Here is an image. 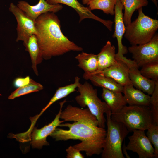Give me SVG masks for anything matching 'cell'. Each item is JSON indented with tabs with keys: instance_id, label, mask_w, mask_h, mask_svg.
Here are the masks:
<instances>
[{
	"instance_id": "14",
	"label": "cell",
	"mask_w": 158,
	"mask_h": 158,
	"mask_svg": "<svg viewBox=\"0 0 158 158\" xmlns=\"http://www.w3.org/2000/svg\"><path fill=\"white\" fill-rule=\"evenodd\" d=\"M51 4H62L70 6L74 9L79 17V22L86 18L94 19L103 24L108 29L111 30L113 22L110 20L103 19L94 14L88 8L83 6L77 0H45Z\"/></svg>"
},
{
	"instance_id": "5",
	"label": "cell",
	"mask_w": 158,
	"mask_h": 158,
	"mask_svg": "<svg viewBox=\"0 0 158 158\" xmlns=\"http://www.w3.org/2000/svg\"><path fill=\"white\" fill-rule=\"evenodd\" d=\"M137 18L126 26L125 38L131 45L146 43L154 37L158 29V20L145 15L142 8L138 10Z\"/></svg>"
},
{
	"instance_id": "18",
	"label": "cell",
	"mask_w": 158,
	"mask_h": 158,
	"mask_svg": "<svg viewBox=\"0 0 158 158\" xmlns=\"http://www.w3.org/2000/svg\"><path fill=\"white\" fill-rule=\"evenodd\" d=\"M83 78L89 80L95 86L109 90L123 92V86L112 79L99 73L83 75Z\"/></svg>"
},
{
	"instance_id": "26",
	"label": "cell",
	"mask_w": 158,
	"mask_h": 158,
	"mask_svg": "<svg viewBox=\"0 0 158 158\" xmlns=\"http://www.w3.org/2000/svg\"><path fill=\"white\" fill-rule=\"evenodd\" d=\"M146 78L156 82L158 81V61L148 63L141 67L140 70Z\"/></svg>"
},
{
	"instance_id": "16",
	"label": "cell",
	"mask_w": 158,
	"mask_h": 158,
	"mask_svg": "<svg viewBox=\"0 0 158 158\" xmlns=\"http://www.w3.org/2000/svg\"><path fill=\"white\" fill-rule=\"evenodd\" d=\"M123 93L127 104L129 105L149 106L150 96L135 88L132 84L124 86Z\"/></svg>"
},
{
	"instance_id": "20",
	"label": "cell",
	"mask_w": 158,
	"mask_h": 158,
	"mask_svg": "<svg viewBox=\"0 0 158 158\" xmlns=\"http://www.w3.org/2000/svg\"><path fill=\"white\" fill-rule=\"evenodd\" d=\"M25 50L28 52L32 63V68L37 76L39 73L37 66L41 63L44 59L37 42L36 36L33 35L26 42L23 43Z\"/></svg>"
},
{
	"instance_id": "25",
	"label": "cell",
	"mask_w": 158,
	"mask_h": 158,
	"mask_svg": "<svg viewBox=\"0 0 158 158\" xmlns=\"http://www.w3.org/2000/svg\"><path fill=\"white\" fill-rule=\"evenodd\" d=\"M43 86L41 84L31 79L29 84L17 88L8 96V99H13L22 95L38 92L43 89Z\"/></svg>"
},
{
	"instance_id": "31",
	"label": "cell",
	"mask_w": 158,
	"mask_h": 158,
	"mask_svg": "<svg viewBox=\"0 0 158 158\" xmlns=\"http://www.w3.org/2000/svg\"><path fill=\"white\" fill-rule=\"evenodd\" d=\"M92 0H82V2L84 4H87Z\"/></svg>"
},
{
	"instance_id": "32",
	"label": "cell",
	"mask_w": 158,
	"mask_h": 158,
	"mask_svg": "<svg viewBox=\"0 0 158 158\" xmlns=\"http://www.w3.org/2000/svg\"><path fill=\"white\" fill-rule=\"evenodd\" d=\"M157 8V1L156 0H151Z\"/></svg>"
},
{
	"instance_id": "10",
	"label": "cell",
	"mask_w": 158,
	"mask_h": 158,
	"mask_svg": "<svg viewBox=\"0 0 158 158\" xmlns=\"http://www.w3.org/2000/svg\"><path fill=\"white\" fill-rule=\"evenodd\" d=\"M145 131L133 130L132 135L128 137L129 141L126 149L136 153L139 158H155L154 148Z\"/></svg>"
},
{
	"instance_id": "19",
	"label": "cell",
	"mask_w": 158,
	"mask_h": 158,
	"mask_svg": "<svg viewBox=\"0 0 158 158\" xmlns=\"http://www.w3.org/2000/svg\"><path fill=\"white\" fill-rule=\"evenodd\" d=\"M97 55L98 69L95 73L109 67L116 61L115 48L109 41L107 42Z\"/></svg>"
},
{
	"instance_id": "29",
	"label": "cell",
	"mask_w": 158,
	"mask_h": 158,
	"mask_svg": "<svg viewBox=\"0 0 158 158\" xmlns=\"http://www.w3.org/2000/svg\"><path fill=\"white\" fill-rule=\"evenodd\" d=\"M67 158H83L80 151L73 146H70L66 149Z\"/></svg>"
},
{
	"instance_id": "4",
	"label": "cell",
	"mask_w": 158,
	"mask_h": 158,
	"mask_svg": "<svg viewBox=\"0 0 158 158\" xmlns=\"http://www.w3.org/2000/svg\"><path fill=\"white\" fill-rule=\"evenodd\" d=\"M107 130L102 158H124L122 144L129 131L123 123L112 120L110 110L106 113Z\"/></svg>"
},
{
	"instance_id": "28",
	"label": "cell",
	"mask_w": 158,
	"mask_h": 158,
	"mask_svg": "<svg viewBox=\"0 0 158 158\" xmlns=\"http://www.w3.org/2000/svg\"><path fill=\"white\" fill-rule=\"evenodd\" d=\"M151 95L149 107L152 115L153 123H158V81L156 82L155 88Z\"/></svg>"
},
{
	"instance_id": "15",
	"label": "cell",
	"mask_w": 158,
	"mask_h": 158,
	"mask_svg": "<svg viewBox=\"0 0 158 158\" xmlns=\"http://www.w3.org/2000/svg\"><path fill=\"white\" fill-rule=\"evenodd\" d=\"M139 68L135 63L130 66L129 74L131 83L136 89L148 95H151L154 90L156 81L144 77Z\"/></svg>"
},
{
	"instance_id": "1",
	"label": "cell",
	"mask_w": 158,
	"mask_h": 158,
	"mask_svg": "<svg viewBox=\"0 0 158 158\" xmlns=\"http://www.w3.org/2000/svg\"><path fill=\"white\" fill-rule=\"evenodd\" d=\"M60 118L72 123H61L59 126L68 127V130L57 128L49 136L56 141L78 140L80 143L73 146L87 156L101 154L104 147L107 131L99 126L96 117L87 108H80L68 105L62 111Z\"/></svg>"
},
{
	"instance_id": "7",
	"label": "cell",
	"mask_w": 158,
	"mask_h": 158,
	"mask_svg": "<svg viewBox=\"0 0 158 158\" xmlns=\"http://www.w3.org/2000/svg\"><path fill=\"white\" fill-rule=\"evenodd\" d=\"M128 50L139 68L150 62L158 61V34L156 33L149 42L141 44L132 45Z\"/></svg>"
},
{
	"instance_id": "23",
	"label": "cell",
	"mask_w": 158,
	"mask_h": 158,
	"mask_svg": "<svg viewBox=\"0 0 158 158\" xmlns=\"http://www.w3.org/2000/svg\"><path fill=\"white\" fill-rule=\"evenodd\" d=\"M124 9L123 19L126 26L131 22V18L136 10L146 6L148 4L147 0H120Z\"/></svg>"
},
{
	"instance_id": "9",
	"label": "cell",
	"mask_w": 158,
	"mask_h": 158,
	"mask_svg": "<svg viewBox=\"0 0 158 158\" xmlns=\"http://www.w3.org/2000/svg\"><path fill=\"white\" fill-rule=\"evenodd\" d=\"M116 62L112 66L95 73H99L111 78L123 86L132 84L129 77V70L130 66L135 63L126 57L123 59L116 57Z\"/></svg>"
},
{
	"instance_id": "3",
	"label": "cell",
	"mask_w": 158,
	"mask_h": 158,
	"mask_svg": "<svg viewBox=\"0 0 158 158\" xmlns=\"http://www.w3.org/2000/svg\"><path fill=\"white\" fill-rule=\"evenodd\" d=\"M111 119L124 124L129 132L147 130L153 122L149 106L126 105L118 112L111 114Z\"/></svg>"
},
{
	"instance_id": "6",
	"label": "cell",
	"mask_w": 158,
	"mask_h": 158,
	"mask_svg": "<svg viewBox=\"0 0 158 158\" xmlns=\"http://www.w3.org/2000/svg\"><path fill=\"white\" fill-rule=\"evenodd\" d=\"M77 89L79 94L75 98L77 103L81 107H87L96 117L99 126L105 128L106 120L104 115L110 109L105 102L98 97L97 90L87 81L80 83Z\"/></svg>"
},
{
	"instance_id": "11",
	"label": "cell",
	"mask_w": 158,
	"mask_h": 158,
	"mask_svg": "<svg viewBox=\"0 0 158 158\" xmlns=\"http://www.w3.org/2000/svg\"><path fill=\"white\" fill-rule=\"evenodd\" d=\"M66 102V100H65L59 103L60 108L59 111L51 123L40 129L36 128H33L31 137V143L32 148L41 149L44 146L49 145L47 140V137L49 136L61 123L64 122V120H60V116L62 111L63 105Z\"/></svg>"
},
{
	"instance_id": "13",
	"label": "cell",
	"mask_w": 158,
	"mask_h": 158,
	"mask_svg": "<svg viewBox=\"0 0 158 158\" xmlns=\"http://www.w3.org/2000/svg\"><path fill=\"white\" fill-rule=\"evenodd\" d=\"M123 7L120 0L116 2L114 7V31L112 35L113 38H116L118 47V51L116 57L124 58L123 55L128 51L127 47L122 43V39L126 31V27L123 19Z\"/></svg>"
},
{
	"instance_id": "2",
	"label": "cell",
	"mask_w": 158,
	"mask_h": 158,
	"mask_svg": "<svg viewBox=\"0 0 158 158\" xmlns=\"http://www.w3.org/2000/svg\"><path fill=\"white\" fill-rule=\"evenodd\" d=\"M37 42L43 59L61 56L83 48L70 40L62 33L60 21L55 13L47 12L35 21Z\"/></svg>"
},
{
	"instance_id": "24",
	"label": "cell",
	"mask_w": 158,
	"mask_h": 158,
	"mask_svg": "<svg viewBox=\"0 0 158 158\" xmlns=\"http://www.w3.org/2000/svg\"><path fill=\"white\" fill-rule=\"evenodd\" d=\"M118 0H92L87 5L91 11L95 9L101 10L106 14L114 15L115 6Z\"/></svg>"
},
{
	"instance_id": "17",
	"label": "cell",
	"mask_w": 158,
	"mask_h": 158,
	"mask_svg": "<svg viewBox=\"0 0 158 158\" xmlns=\"http://www.w3.org/2000/svg\"><path fill=\"white\" fill-rule=\"evenodd\" d=\"M122 92L102 88L101 96L109 107L111 114L119 112L127 104Z\"/></svg>"
},
{
	"instance_id": "21",
	"label": "cell",
	"mask_w": 158,
	"mask_h": 158,
	"mask_svg": "<svg viewBox=\"0 0 158 158\" xmlns=\"http://www.w3.org/2000/svg\"><path fill=\"white\" fill-rule=\"evenodd\" d=\"M78 62V66L82 69L86 74H91L96 72L98 69L97 55L84 52L75 57Z\"/></svg>"
},
{
	"instance_id": "27",
	"label": "cell",
	"mask_w": 158,
	"mask_h": 158,
	"mask_svg": "<svg viewBox=\"0 0 158 158\" xmlns=\"http://www.w3.org/2000/svg\"><path fill=\"white\" fill-rule=\"evenodd\" d=\"M146 136L154 146L155 158L158 157V123H153L147 129Z\"/></svg>"
},
{
	"instance_id": "22",
	"label": "cell",
	"mask_w": 158,
	"mask_h": 158,
	"mask_svg": "<svg viewBox=\"0 0 158 158\" xmlns=\"http://www.w3.org/2000/svg\"><path fill=\"white\" fill-rule=\"evenodd\" d=\"M80 78L78 76H76L73 83L59 87L52 98L46 106L43 109L40 114L36 116L37 119L52 104L60 99L64 98L70 94L76 91L77 88L80 83Z\"/></svg>"
},
{
	"instance_id": "30",
	"label": "cell",
	"mask_w": 158,
	"mask_h": 158,
	"mask_svg": "<svg viewBox=\"0 0 158 158\" xmlns=\"http://www.w3.org/2000/svg\"><path fill=\"white\" fill-rule=\"evenodd\" d=\"M30 79L29 76L25 77L17 78L13 81V86L17 88L21 87L29 84Z\"/></svg>"
},
{
	"instance_id": "12",
	"label": "cell",
	"mask_w": 158,
	"mask_h": 158,
	"mask_svg": "<svg viewBox=\"0 0 158 158\" xmlns=\"http://www.w3.org/2000/svg\"><path fill=\"white\" fill-rule=\"evenodd\" d=\"M16 5L28 17L34 21L42 14L48 12L55 13L61 10L63 7L61 4H51L45 0H39L34 5H30L25 1H20Z\"/></svg>"
},
{
	"instance_id": "8",
	"label": "cell",
	"mask_w": 158,
	"mask_h": 158,
	"mask_svg": "<svg viewBox=\"0 0 158 158\" xmlns=\"http://www.w3.org/2000/svg\"><path fill=\"white\" fill-rule=\"evenodd\" d=\"M9 11L14 16L17 22L16 42H26L31 35L37 34L35 21L28 17L24 12L14 3H10Z\"/></svg>"
}]
</instances>
